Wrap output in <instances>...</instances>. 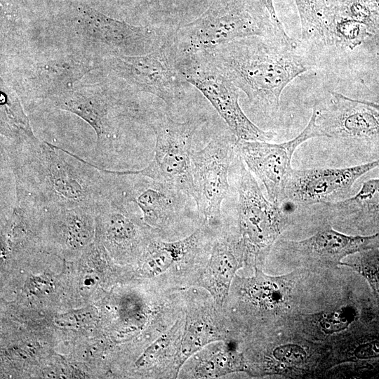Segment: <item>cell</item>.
Instances as JSON below:
<instances>
[{
	"instance_id": "obj_13",
	"label": "cell",
	"mask_w": 379,
	"mask_h": 379,
	"mask_svg": "<svg viewBox=\"0 0 379 379\" xmlns=\"http://www.w3.org/2000/svg\"><path fill=\"white\" fill-rule=\"evenodd\" d=\"M331 105L319 109L317 122L326 138L359 142L379 141V110L338 92Z\"/></svg>"
},
{
	"instance_id": "obj_16",
	"label": "cell",
	"mask_w": 379,
	"mask_h": 379,
	"mask_svg": "<svg viewBox=\"0 0 379 379\" xmlns=\"http://www.w3.org/2000/svg\"><path fill=\"white\" fill-rule=\"evenodd\" d=\"M55 100L58 108L78 115L95 130L97 155L109 154L115 129L110 117L111 105L105 98L97 94L69 91L58 95Z\"/></svg>"
},
{
	"instance_id": "obj_9",
	"label": "cell",
	"mask_w": 379,
	"mask_h": 379,
	"mask_svg": "<svg viewBox=\"0 0 379 379\" xmlns=\"http://www.w3.org/2000/svg\"><path fill=\"white\" fill-rule=\"evenodd\" d=\"M111 67L138 89L161 98L171 107L185 95V79L168 40L160 48L143 55L116 57Z\"/></svg>"
},
{
	"instance_id": "obj_32",
	"label": "cell",
	"mask_w": 379,
	"mask_h": 379,
	"mask_svg": "<svg viewBox=\"0 0 379 379\" xmlns=\"http://www.w3.org/2000/svg\"><path fill=\"white\" fill-rule=\"evenodd\" d=\"M354 355L359 359L379 357V340H370L358 345L354 351Z\"/></svg>"
},
{
	"instance_id": "obj_5",
	"label": "cell",
	"mask_w": 379,
	"mask_h": 379,
	"mask_svg": "<svg viewBox=\"0 0 379 379\" xmlns=\"http://www.w3.org/2000/svg\"><path fill=\"white\" fill-rule=\"evenodd\" d=\"M176 60L185 81L211 102L237 141H269L274 137L275 133L260 128L247 117L239 102V88L214 65L206 51Z\"/></svg>"
},
{
	"instance_id": "obj_3",
	"label": "cell",
	"mask_w": 379,
	"mask_h": 379,
	"mask_svg": "<svg viewBox=\"0 0 379 379\" xmlns=\"http://www.w3.org/2000/svg\"><path fill=\"white\" fill-rule=\"evenodd\" d=\"M252 36L288 38L267 10L253 0H216L198 19L172 30L168 42L176 57L207 51Z\"/></svg>"
},
{
	"instance_id": "obj_33",
	"label": "cell",
	"mask_w": 379,
	"mask_h": 379,
	"mask_svg": "<svg viewBox=\"0 0 379 379\" xmlns=\"http://www.w3.org/2000/svg\"><path fill=\"white\" fill-rule=\"evenodd\" d=\"M259 1L260 4H261L262 6L267 10L275 28L278 29H284V26L279 20L275 11L272 0H259Z\"/></svg>"
},
{
	"instance_id": "obj_14",
	"label": "cell",
	"mask_w": 379,
	"mask_h": 379,
	"mask_svg": "<svg viewBox=\"0 0 379 379\" xmlns=\"http://www.w3.org/2000/svg\"><path fill=\"white\" fill-rule=\"evenodd\" d=\"M117 195L100 202L95 208V224L102 239L112 250L131 253L147 247L150 228L143 220L131 213Z\"/></svg>"
},
{
	"instance_id": "obj_26",
	"label": "cell",
	"mask_w": 379,
	"mask_h": 379,
	"mask_svg": "<svg viewBox=\"0 0 379 379\" xmlns=\"http://www.w3.org/2000/svg\"><path fill=\"white\" fill-rule=\"evenodd\" d=\"M352 262H343L362 275L379 298V246L357 253Z\"/></svg>"
},
{
	"instance_id": "obj_21",
	"label": "cell",
	"mask_w": 379,
	"mask_h": 379,
	"mask_svg": "<svg viewBox=\"0 0 379 379\" xmlns=\"http://www.w3.org/2000/svg\"><path fill=\"white\" fill-rule=\"evenodd\" d=\"M1 135L6 140L1 146H20L40 140L34 134L17 95L6 90L1 92Z\"/></svg>"
},
{
	"instance_id": "obj_25",
	"label": "cell",
	"mask_w": 379,
	"mask_h": 379,
	"mask_svg": "<svg viewBox=\"0 0 379 379\" xmlns=\"http://www.w3.org/2000/svg\"><path fill=\"white\" fill-rule=\"evenodd\" d=\"M219 340L218 332L207 321L198 319L190 322L185 326L182 339L178 345L175 354L178 368L207 344Z\"/></svg>"
},
{
	"instance_id": "obj_23",
	"label": "cell",
	"mask_w": 379,
	"mask_h": 379,
	"mask_svg": "<svg viewBox=\"0 0 379 379\" xmlns=\"http://www.w3.org/2000/svg\"><path fill=\"white\" fill-rule=\"evenodd\" d=\"M245 370L242 354L229 345H222L201 356L194 368V375L196 378H215Z\"/></svg>"
},
{
	"instance_id": "obj_10",
	"label": "cell",
	"mask_w": 379,
	"mask_h": 379,
	"mask_svg": "<svg viewBox=\"0 0 379 379\" xmlns=\"http://www.w3.org/2000/svg\"><path fill=\"white\" fill-rule=\"evenodd\" d=\"M378 166L379 158L345 168L293 169L284 188L283 202L310 206L340 201L350 197L359 178Z\"/></svg>"
},
{
	"instance_id": "obj_15",
	"label": "cell",
	"mask_w": 379,
	"mask_h": 379,
	"mask_svg": "<svg viewBox=\"0 0 379 379\" xmlns=\"http://www.w3.org/2000/svg\"><path fill=\"white\" fill-rule=\"evenodd\" d=\"M243 260L244 248L240 238L225 236L214 242L201 284L220 307L227 299L236 272Z\"/></svg>"
},
{
	"instance_id": "obj_27",
	"label": "cell",
	"mask_w": 379,
	"mask_h": 379,
	"mask_svg": "<svg viewBox=\"0 0 379 379\" xmlns=\"http://www.w3.org/2000/svg\"><path fill=\"white\" fill-rule=\"evenodd\" d=\"M180 331V324L177 322L167 333L161 335L152 343L135 361L137 367H144L155 361L171 347L175 345L177 335Z\"/></svg>"
},
{
	"instance_id": "obj_2",
	"label": "cell",
	"mask_w": 379,
	"mask_h": 379,
	"mask_svg": "<svg viewBox=\"0 0 379 379\" xmlns=\"http://www.w3.org/2000/svg\"><path fill=\"white\" fill-rule=\"evenodd\" d=\"M206 52L252 105L267 113L277 112L284 89L314 66L291 37L252 36Z\"/></svg>"
},
{
	"instance_id": "obj_35",
	"label": "cell",
	"mask_w": 379,
	"mask_h": 379,
	"mask_svg": "<svg viewBox=\"0 0 379 379\" xmlns=\"http://www.w3.org/2000/svg\"><path fill=\"white\" fill-rule=\"evenodd\" d=\"M361 101L362 102H364V104H366L378 110H379V103L378 102H371V101H368V100H361Z\"/></svg>"
},
{
	"instance_id": "obj_24",
	"label": "cell",
	"mask_w": 379,
	"mask_h": 379,
	"mask_svg": "<svg viewBox=\"0 0 379 379\" xmlns=\"http://www.w3.org/2000/svg\"><path fill=\"white\" fill-rule=\"evenodd\" d=\"M330 11L331 22L328 45L353 50L374 34L366 24L339 14L331 8Z\"/></svg>"
},
{
	"instance_id": "obj_19",
	"label": "cell",
	"mask_w": 379,
	"mask_h": 379,
	"mask_svg": "<svg viewBox=\"0 0 379 379\" xmlns=\"http://www.w3.org/2000/svg\"><path fill=\"white\" fill-rule=\"evenodd\" d=\"M60 242L69 251L86 248L96 231L95 208L77 207L44 210Z\"/></svg>"
},
{
	"instance_id": "obj_20",
	"label": "cell",
	"mask_w": 379,
	"mask_h": 379,
	"mask_svg": "<svg viewBox=\"0 0 379 379\" xmlns=\"http://www.w3.org/2000/svg\"><path fill=\"white\" fill-rule=\"evenodd\" d=\"M203 231L175 241L151 240L145 249L141 270L145 275H159L192 256L201 244Z\"/></svg>"
},
{
	"instance_id": "obj_31",
	"label": "cell",
	"mask_w": 379,
	"mask_h": 379,
	"mask_svg": "<svg viewBox=\"0 0 379 379\" xmlns=\"http://www.w3.org/2000/svg\"><path fill=\"white\" fill-rule=\"evenodd\" d=\"M27 286L29 292L34 295L47 294L53 289L52 280L45 275L32 276Z\"/></svg>"
},
{
	"instance_id": "obj_7",
	"label": "cell",
	"mask_w": 379,
	"mask_h": 379,
	"mask_svg": "<svg viewBox=\"0 0 379 379\" xmlns=\"http://www.w3.org/2000/svg\"><path fill=\"white\" fill-rule=\"evenodd\" d=\"M319 109L314 106L305 128L294 138L281 143L239 140L234 149L246 168L264 185L268 199L281 206L286 182L293 170L291 162L296 149L307 140L324 137L317 122Z\"/></svg>"
},
{
	"instance_id": "obj_4",
	"label": "cell",
	"mask_w": 379,
	"mask_h": 379,
	"mask_svg": "<svg viewBox=\"0 0 379 379\" xmlns=\"http://www.w3.org/2000/svg\"><path fill=\"white\" fill-rule=\"evenodd\" d=\"M236 186L240 239L244 261L258 267L289 225L280 206L262 194L254 175L237 154Z\"/></svg>"
},
{
	"instance_id": "obj_11",
	"label": "cell",
	"mask_w": 379,
	"mask_h": 379,
	"mask_svg": "<svg viewBox=\"0 0 379 379\" xmlns=\"http://www.w3.org/2000/svg\"><path fill=\"white\" fill-rule=\"evenodd\" d=\"M111 171L115 175L117 195L126 204L134 203L150 227L168 225L185 206L187 199L192 198L173 185L149 177Z\"/></svg>"
},
{
	"instance_id": "obj_34",
	"label": "cell",
	"mask_w": 379,
	"mask_h": 379,
	"mask_svg": "<svg viewBox=\"0 0 379 379\" xmlns=\"http://www.w3.org/2000/svg\"><path fill=\"white\" fill-rule=\"evenodd\" d=\"M97 281V279L94 276L91 274L85 275L81 281L80 288L83 292H88L93 290Z\"/></svg>"
},
{
	"instance_id": "obj_1",
	"label": "cell",
	"mask_w": 379,
	"mask_h": 379,
	"mask_svg": "<svg viewBox=\"0 0 379 379\" xmlns=\"http://www.w3.org/2000/svg\"><path fill=\"white\" fill-rule=\"evenodd\" d=\"M1 153L12 169L15 190L44 210L95 208L114 193L110 171L47 142L1 147Z\"/></svg>"
},
{
	"instance_id": "obj_18",
	"label": "cell",
	"mask_w": 379,
	"mask_h": 379,
	"mask_svg": "<svg viewBox=\"0 0 379 379\" xmlns=\"http://www.w3.org/2000/svg\"><path fill=\"white\" fill-rule=\"evenodd\" d=\"M255 270L252 277L239 279L243 300L264 314H275L288 310L294 284L291 274L272 277L258 267Z\"/></svg>"
},
{
	"instance_id": "obj_28",
	"label": "cell",
	"mask_w": 379,
	"mask_h": 379,
	"mask_svg": "<svg viewBox=\"0 0 379 379\" xmlns=\"http://www.w3.org/2000/svg\"><path fill=\"white\" fill-rule=\"evenodd\" d=\"M355 316L354 310L350 306L327 312L321 314L319 319V328L326 333L341 331L352 324Z\"/></svg>"
},
{
	"instance_id": "obj_22",
	"label": "cell",
	"mask_w": 379,
	"mask_h": 379,
	"mask_svg": "<svg viewBox=\"0 0 379 379\" xmlns=\"http://www.w3.org/2000/svg\"><path fill=\"white\" fill-rule=\"evenodd\" d=\"M301 25L302 40L310 46L328 45L331 22L327 0H294Z\"/></svg>"
},
{
	"instance_id": "obj_8",
	"label": "cell",
	"mask_w": 379,
	"mask_h": 379,
	"mask_svg": "<svg viewBox=\"0 0 379 379\" xmlns=\"http://www.w3.org/2000/svg\"><path fill=\"white\" fill-rule=\"evenodd\" d=\"M236 141L219 135L192 152L193 199L200 215L208 222L220 219L222 202L229 190L228 171Z\"/></svg>"
},
{
	"instance_id": "obj_6",
	"label": "cell",
	"mask_w": 379,
	"mask_h": 379,
	"mask_svg": "<svg viewBox=\"0 0 379 379\" xmlns=\"http://www.w3.org/2000/svg\"><path fill=\"white\" fill-rule=\"evenodd\" d=\"M199 120L178 122L165 115L150 126L154 132V156L149 164L138 171H124L173 185L193 199L192 141Z\"/></svg>"
},
{
	"instance_id": "obj_17",
	"label": "cell",
	"mask_w": 379,
	"mask_h": 379,
	"mask_svg": "<svg viewBox=\"0 0 379 379\" xmlns=\"http://www.w3.org/2000/svg\"><path fill=\"white\" fill-rule=\"evenodd\" d=\"M314 206L331 222L379 227V178L365 181L354 195L343 200Z\"/></svg>"
},
{
	"instance_id": "obj_30",
	"label": "cell",
	"mask_w": 379,
	"mask_h": 379,
	"mask_svg": "<svg viewBox=\"0 0 379 379\" xmlns=\"http://www.w3.org/2000/svg\"><path fill=\"white\" fill-rule=\"evenodd\" d=\"M96 312L93 307H86L55 317V323L64 327H81L89 324L94 320Z\"/></svg>"
},
{
	"instance_id": "obj_12",
	"label": "cell",
	"mask_w": 379,
	"mask_h": 379,
	"mask_svg": "<svg viewBox=\"0 0 379 379\" xmlns=\"http://www.w3.org/2000/svg\"><path fill=\"white\" fill-rule=\"evenodd\" d=\"M280 246L288 258L304 265L335 268L346 257L378 247L379 232L348 235L328 224L310 237L300 241H285Z\"/></svg>"
},
{
	"instance_id": "obj_29",
	"label": "cell",
	"mask_w": 379,
	"mask_h": 379,
	"mask_svg": "<svg viewBox=\"0 0 379 379\" xmlns=\"http://www.w3.org/2000/svg\"><path fill=\"white\" fill-rule=\"evenodd\" d=\"M307 357L305 348L293 343L279 345L272 352V359L279 368L286 369L302 364Z\"/></svg>"
}]
</instances>
